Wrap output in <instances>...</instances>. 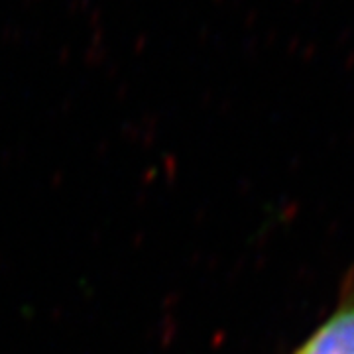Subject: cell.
I'll list each match as a JSON object with an SVG mask.
<instances>
[{
  "label": "cell",
  "mask_w": 354,
  "mask_h": 354,
  "mask_svg": "<svg viewBox=\"0 0 354 354\" xmlns=\"http://www.w3.org/2000/svg\"><path fill=\"white\" fill-rule=\"evenodd\" d=\"M297 354H354V299L339 307Z\"/></svg>",
  "instance_id": "obj_1"
}]
</instances>
